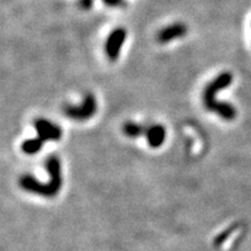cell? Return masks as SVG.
<instances>
[{
	"label": "cell",
	"instance_id": "cell-1",
	"mask_svg": "<svg viewBox=\"0 0 251 251\" xmlns=\"http://www.w3.org/2000/svg\"><path fill=\"white\" fill-rule=\"evenodd\" d=\"M234 80V76L229 71H224L219 74L214 79H212L205 86L202 91V102L203 107L207 111L214 113L226 121H233L237 117V111L235 106L226 101L216 100V94L220 91L226 90L231 85Z\"/></svg>",
	"mask_w": 251,
	"mask_h": 251
},
{
	"label": "cell",
	"instance_id": "cell-2",
	"mask_svg": "<svg viewBox=\"0 0 251 251\" xmlns=\"http://www.w3.org/2000/svg\"><path fill=\"white\" fill-rule=\"evenodd\" d=\"M61 161L57 156H49L46 162V169L50 176L48 183H41L33 176L24 175L19 179V185L26 192L37 194L43 198H54L58 194L62 187Z\"/></svg>",
	"mask_w": 251,
	"mask_h": 251
},
{
	"label": "cell",
	"instance_id": "cell-3",
	"mask_svg": "<svg viewBox=\"0 0 251 251\" xmlns=\"http://www.w3.org/2000/svg\"><path fill=\"white\" fill-rule=\"evenodd\" d=\"M98 109V102L92 93H86L81 100L80 105H65L63 107V113L65 117L75 121H87L94 117Z\"/></svg>",
	"mask_w": 251,
	"mask_h": 251
},
{
	"label": "cell",
	"instance_id": "cell-4",
	"mask_svg": "<svg viewBox=\"0 0 251 251\" xmlns=\"http://www.w3.org/2000/svg\"><path fill=\"white\" fill-rule=\"evenodd\" d=\"M126 39H127V30L124 27L115 28L109 33L105 43V52L109 61L115 62L119 58Z\"/></svg>",
	"mask_w": 251,
	"mask_h": 251
},
{
	"label": "cell",
	"instance_id": "cell-5",
	"mask_svg": "<svg viewBox=\"0 0 251 251\" xmlns=\"http://www.w3.org/2000/svg\"><path fill=\"white\" fill-rule=\"evenodd\" d=\"M34 128H35L37 137H40L43 142H57L62 139V128L58 125L52 124L51 121L45 118H37L34 120Z\"/></svg>",
	"mask_w": 251,
	"mask_h": 251
},
{
	"label": "cell",
	"instance_id": "cell-6",
	"mask_svg": "<svg viewBox=\"0 0 251 251\" xmlns=\"http://www.w3.org/2000/svg\"><path fill=\"white\" fill-rule=\"evenodd\" d=\"M187 31L188 28L186 25L183 23H175L162 28L157 33L156 40L161 45H166V43H170L172 41L184 37L187 34Z\"/></svg>",
	"mask_w": 251,
	"mask_h": 251
},
{
	"label": "cell",
	"instance_id": "cell-7",
	"mask_svg": "<svg viewBox=\"0 0 251 251\" xmlns=\"http://www.w3.org/2000/svg\"><path fill=\"white\" fill-rule=\"evenodd\" d=\"M147 142L151 148H159L166 139L165 127L162 125H151L146 131Z\"/></svg>",
	"mask_w": 251,
	"mask_h": 251
},
{
	"label": "cell",
	"instance_id": "cell-8",
	"mask_svg": "<svg viewBox=\"0 0 251 251\" xmlns=\"http://www.w3.org/2000/svg\"><path fill=\"white\" fill-rule=\"evenodd\" d=\"M122 131L127 137H130V139H136V137H140L141 135L146 134L147 128L144 127L143 125L136 124V122L133 121H127L125 122L124 126H122Z\"/></svg>",
	"mask_w": 251,
	"mask_h": 251
},
{
	"label": "cell",
	"instance_id": "cell-9",
	"mask_svg": "<svg viewBox=\"0 0 251 251\" xmlns=\"http://www.w3.org/2000/svg\"><path fill=\"white\" fill-rule=\"evenodd\" d=\"M43 141L40 137H34V139H29L24 141L21 144V150L26 153V155H35V153L40 152L43 147Z\"/></svg>",
	"mask_w": 251,
	"mask_h": 251
},
{
	"label": "cell",
	"instance_id": "cell-10",
	"mask_svg": "<svg viewBox=\"0 0 251 251\" xmlns=\"http://www.w3.org/2000/svg\"><path fill=\"white\" fill-rule=\"evenodd\" d=\"M236 228H237V225H234V226H231L230 228H228L227 230L224 231L222 234H220L219 236L215 238V246H220L221 243H224V241H226V238H227L229 235H230L231 231H234Z\"/></svg>",
	"mask_w": 251,
	"mask_h": 251
},
{
	"label": "cell",
	"instance_id": "cell-11",
	"mask_svg": "<svg viewBox=\"0 0 251 251\" xmlns=\"http://www.w3.org/2000/svg\"><path fill=\"white\" fill-rule=\"evenodd\" d=\"M94 5V0H78V6L84 11H89Z\"/></svg>",
	"mask_w": 251,
	"mask_h": 251
},
{
	"label": "cell",
	"instance_id": "cell-12",
	"mask_svg": "<svg viewBox=\"0 0 251 251\" xmlns=\"http://www.w3.org/2000/svg\"><path fill=\"white\" fill-rule=\"evenodd\" d=\"M101 1L108 7H120L125 5V0H101Z\"/></svg>",
	"mask_w": 251,
	"mask_h": 251
}]
</instances>
